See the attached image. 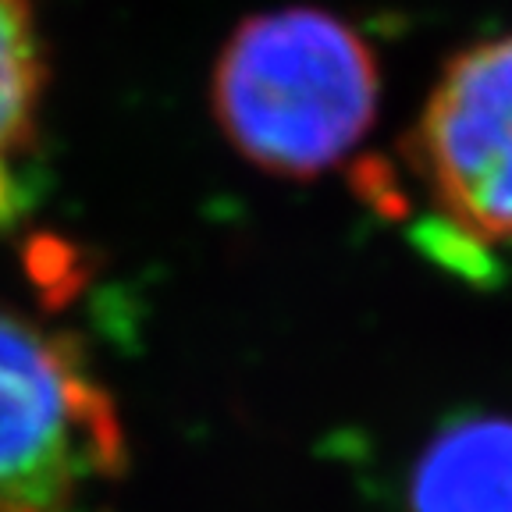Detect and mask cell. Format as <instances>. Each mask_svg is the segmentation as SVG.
Masks as SVG:
<instances>
[{"label": "cell", "mask_w": 512, "mask_h": 512, "mask_svg": "<svg viewBox=\"0 0 512 512\" xmlns=\"http://www.w3.org/2000/svg\"><path fill=\"white\" fill-rule=\"evenodd\" d=\"M374 47L331 11L249 18L214 64L210 104L224 139L260 171L313 178L338 168L374 125Z\"/></svg>", "instance_id": "cell-1"}, {"label": "cell", "mask_w": 512, "mask_h": 512, "mask_svg": "<svg viewBox=\"0 0 512 512\" xmlns=\"http://www.w3.org/2000/svg\"><path fill=\"white\" fill-rule=\"evenodd\" d=\"M121 459L111 399L75 352L0 310V512H86Z\"/></svg>", "instance_id": "cell-2"}, {"label": "cell", "mask_w": 512, "mask_h": 512, "mask_svg": "<svg viewBox=\"0 0 512 512\" xmlns=\"http://www.w3.org/2000/svg\"><path fill=\"white\" fill-rule=\"evenodd\" d=\"M409 168L452 239H512V32L448 61L413 128Z\"/></svg>", "instance_id": "cell-3"}, {"label": "cell", "mask_w": 512, "mask_h": 512, "mask_svg": "<svg viewBox=\"0 0 512 512\" xmlns=\"http://www.w3.org/2000/svg\"><path fill=\"white\" fill-rule=\"evenodd\" d=\"M409 512H512V420L473 416L434 434L409 480Z\"/></svg>", "instance_id": "cell-4"}, {"label": "cell", "mask_w": 512, "mask_h": 512, "mask_svg": "<svg viewBox=\"0 0 512 512\" xmlns=\"http://www.w3.org/2000/svg\"><path fill=\"white\" fill-rule=\"evenodd\" d=\"M43 50L29 0H0V224L25 203L22 168L36 139Z\"/></svg>", "instance_id": "cell-5"}]
</instances>
